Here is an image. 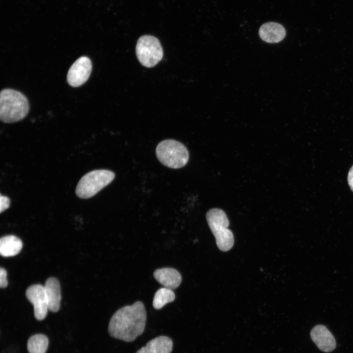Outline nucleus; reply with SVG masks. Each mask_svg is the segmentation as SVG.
I'll list each match as a JSON object with an SVG mask.
<instances>
[{
	"instance_id": "1",
	"label": "nucleus",
	"mask_w": 353,
	"mask_h": 353,
	"mask_svg": "<svg viewBox=\"0 0 353 353\" xmlns=\"http://www.w3.org/2000/svg\"><path fill=\"white\" fill-rule=\"evenodd\" d=\"M146 318V309L142 302L125 306L111 317L108 328L109 335L125 342L133 341L143 333Z\"/></svg>"
},
{
	"instance_id": "2",
	"label": "nucleus",
	"mask_w": 353,
	"mask_h": 353,
	"mask_svg": "<svg viewBox=\"0 0 353 353\" xmlns=\"http://www.w3.org/2000/svg\"><path fill=\"white\" fill-rule=\"evenodd\" d=\"M26 97L22 93L11 89H5L0 93V119L6 123L23 119L29 111Z\"/></svg>"
},
{
	"instance_id": "3",
	"label": "nucleus",
	"mask_w": 353,
	"mask_h": 353,
	"mask_svg": "<svg viewBox=\"0 0 353 353\" xmlns=\"http://www.w3.org/2000/svg\"><path fill=\"white\" fill-rule=\"evenodd\" d=\"M206 217L218 248L224 252L229 250L234 244V237L228 228L229 223L225 212L221 209L212 208L207 211Z\"/></svg>"
},
{
	"instance_id": "4",
	"label": "nucleus",
	"mask_w": 353,
	"mask_h": 353,
	"mask_svg": "<svg viewBox=\"0 0 353 353\" xmlns=\"http://www.w3.org/2000/svg\"><path fill=\"white\" fill-rule=\"evenodd\" d=\"M156 155L164 166L173 169L184 167L188 162L189 152L181 143L172 139L160 142L156 148Z\"/></svg>"
},
{
	"instance_id": "5",
	"label": "nucleus",
	"mask_w": 353,
	"mask_h": 353,
	"mask_svg": "<svg viewBox=\"0 0 353 353\" xmlns=\"http://www.w3.org/2000/svg\"><path fill=\"white\" fill-rule=\"evenodd\" d=\"M115 174L108 170H93L83 176L76 189L77 196L81 199L92 197L112 181Z\"/></svg>"
},
{
	"instance_id": "6",
	"label": "nucleus",
	"mask_w": 353,
	"mask_h": 353,
	"mask_svg": "<svg viewBox=\"0 0 353 353\" xmlns=\"http://www.w3.org/2000/svg\"><path fill=\"white\" fill-rule=\"evenodd\" d=\"M136 53L140 63L147 68H151L160 61L163 50L159 40L149 35L141 36L136 46Z\"/></svg>"
},
{
	"instance_id": "7",
	"label": "nucleus",
	"mask_w": 353,
	"mask_h": 353,
	"mask_svg": "<svg viewBox=\"0 0 353 353\" xmlns=\"http://www.w3.org/2000/svg\"><path fill=\"white\" fill-rule=\"evenodd\" d=\"M92 68L91 61L88 57L78 58L68 71L67 79L69 84L74 87L83 84L89 77Z\"/></svg>"
},
{
	"instance_id": "8",
	"label": "nucleus",
	"mask_w": 353,
	"mask_h": 353,
	"mask_svg": "<svg viewBox=\"0 0 353 353\" xmlns=\"http://www.w3.org/2000/svg\"><path fill=\"white\" fill-rule=\"evenodd\" d=\"M25 295L33 305L35 318L38 320L44 319L49 310L44 286L41 284L31 285L26 289Z\"/></svg>"
},
{
	"instance_id": "9",
	"label": "nucleus",
	"mask_w": 353,
	"mask_h": 353,
	"mask_svg": "<svg viewBox=\"0 0 353 353\" xmlns=\"http://www.w3.org/2000/svg\"><path fill=\"white\" fill-rule=\"evenodd\" d=\"M310 337L317 347L323 352L329 353L336 347L334 336L324 325H318L313 328L310 331Z\"/></svg>"
},
{
	"instance_id": "10",
	"label": "nucleus",
	"mask_w": 353,
	"mask_h": 353,
	"mask_svg": "<svg viewBox=\"0 0 353 353\" xmlns=\"http://www.w3.org/2000/svg\"><path fill=\"white\" fill-rule=\"evenodd\" d=\"M153 277L164 287L172 290L177 288L181 282L180 274L172 268L156 269L153 273Z\"/></svg>"
},
{
	"instance_id": "11",
	"label": "nucleus",
	"mask_w": 353,
	"mask_h": 353,
	"mask_svg": "<svg viewBox=\"0 0 353 353\" xmlns=\"http://www.w3.org/2000/svg\"><path fill=\"white\" fill-rule=\"evenodd\" d=\"M44 286L49 310L53 312L58 311L61 298L58 280L54 277H50L46 280Z\"/></svg>"
},
{
	"instance_id": "12",
	"label": "nucleus",
	"mask_w": 353,
	"mask_h": 353,
	"mask_svg": "<svg viewBox=\"0 0 353 353\" xmlns=\"http://www.w3.org/2000/svg\"><path fill=\"white\" fill-rule=\"evenodd\" d=\"M286 34L285 28L279 24L269 22L262 25L259 30L260 38L268 43H277L283 39Z\"/></svg>"
},
{
	"instance_id": "13",
	"label": "nucleus",
	"mask_w": 353,
	"mask_h": 353,
	"mask_svg": "<svg viewBox=\"0 0 353 353\" xmlns=\"http://www.w3.org/2000/svg\"><path fill=\"white\" fill-rule=\"evenodd\" d=\"M173 342L169 337L159 336L149 341L136 353H171Z\"/></svg>"
},
{
	"instance_id": "14",
	"label": "nucleus",
	"mask_w": 353,
	"mask_h": 353,
	"mask_svg": "<svg viewBox=\"0 0 353 353\" xmlns=\"http://www.w3.org/2000/svg\"><path fill=\"white\" fill-rule=\"evenodd\" d=\"M23 247L21 240L13 235L2 237L0 239V253L1 256L9 257L19 253Z\"/></svg>"
},
{
	"instance_id": "15",
	"label": "nucleus",
	"mask_w": 353,
	"mask_h": 353,
	"mask_svg": "<svg viewBox=\"0 0 353 353\" xmlns=\"http://www.w3.org/2000/svg\"><path fill=\"white\" fill-rule=\"evenodd\" d=\"M48 344L49 340L46 335L37 334L28 339L27 348L29 353H46Z\"/></svg>"
},
{
	"instance_id": "16",
	"label": "nucleus",
	"mask_w": 353,
	"mask_h": 353,
	"mask_svg": "<svg viewBox=\"0 0 353 353\" xmlns=\"http://www.w3.org/2000/svg\"><path fill=\"white\" fill-rule=\"evenodd\" d=\"M175 299L174 291L170 289L163 287L155 292L152 302L153 307L156 309L162 308L168 303L172 302Z\"/></svg>"
},
{
	"instance_id": "17",
	"label": "nucleus",
	"mask_w": 353,
	"mask_h": 353,
	"mask_svg": "<svg viewBox=\"0 0 353 353\" xmlns=\"http://www.w3.org/2000/svg\"><path fill=\"white\" fill-rule=\"evenodd\" d=\"M10 205V199L9 198L0 195V212L8 208Z\"/></svg>"
},
{
	"instance_id": "18",
	"label": "nucleus",
	"mask_w": 353,
	"mask_h": 353,
	"mask_svg": "<svg viewBox=\"0 0 353 353\" xmlns=\"http://www.w3.org/2000/svg\"><path fill=\"white\" fill-rule=\"evenodd\" d=\"M8 284L7 280V272L6 270L2 267L0 269V286L1 288H5Z\"/></svg>"
},
{
	"instance_id": "19",
	"label": "nucleus",
	"mask_w": 353,
	"mask_h": 353,
	"mask_svg": "<svg viewBox=\"0 0 353 353\" xmlns=\"http://www.w3.org/2000/svg\"><path fill=\"white\" fill-rule=\"evenodd\" d=\"M348 181L350 188L353 192V165L351 168L348 173Z\"/></svg>"
}]
</instances>
